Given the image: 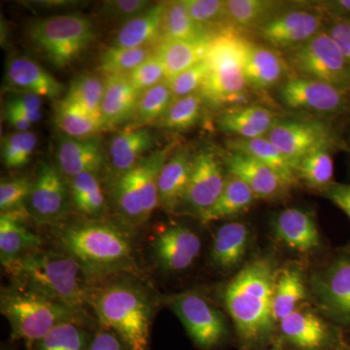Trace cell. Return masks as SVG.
<instances>
[{
	"label": "cell",
	"mask_w": 350,
	"mask_h": 350,
	"mask_svg": "<svg viewBox=\"0 0 350 350\" xmlns=\"http://www.w3.org/2000/svg\"><path fill=\"white\" fill-rule=\"evenodd\" d=\"M280 269L275 257L262 255L244 264L226 285L225 308L245 347H265L273 340L278 328L273 297Z\"/></svg>",
	"instance_id": "cell-1"
},
{
	"label": "cell",
	"mask_w": 350,
	"mask_h": 350,
	"mask_svg": "<svg viewBox=\"0 0 350 350\" xmlns=\"http://www.w3.org/2000/svg\"><path fill=\"white\" fill-rule=\"evenodd\" d=\"M5 269L15 284L29 288L77 312H83L91 301V278L68 253L32 251Z\"/></svg>",
	"instance_id": "cell-2"
},
{
	"label": "cell",
	"mask_w": 350,
	"mask_h": 350,
	"mask_svg": "<svg viewBox=\"0 0 350 350\" xmlns=\"http://www.w3.org/2000/svg\"><path fill=\"white\" fill-rule=\"evenodd\" d=\"M59 243L91 278L129 268L133 261L130 239L107 223L90 221L68 226L59 234Z\"/></svg>",
	"instance_id": "cell-3"
},
{
	"label": "cell",
	"mask_w": 350,
	"mask_h": 350,
	"mask_svg": "<svg viewBox=\"0 0 350 350\" xmlns=\"http://www.w3.org/2000/svg\"><path fill=\"white\" fill-rule=\"evenodd\" d=\"M91 301L100 323L126 349H148L152 312L142 290L129 282H114L92 295Z\"/></svg>",
	"instance_id": "cell-4"
},
{
	"label": "cell",
	"mask_w": 350,
	"mask_h": 350,
	"mask_svg": "<svg viewBox=\"0 0 350 350\" xmlns=\"http://www.w3.org/2000/svg\"><path fill=\"white\" fill-rule=\"evenodd\" d=\"M252 43L230 27L214 33L204 62L209 68L200 90L202 98L215 105L243 100L245 91L243 64Z\"/></svg>",
	"instance_id": "cell-5"
},
{
	"label": "cell",
	"mask_w": 350,
	"mask_h": 350,
	"mask_svg": "<svg viewBox=\"0 0 350 350\" xmlns=\"http://www.w3.org/2000/svg\"><path fill=\"white\" fill-rule=\"evenodd\" d=\"M1 313L8 320L14 338L40 342L55 327L79 321L83 312L52 301L25 286L15 284L2 290Z\"/></svg>",
	"instance_id": "cell-6"
},
{
	"label": "cell",
	"mask_w": 350,
	"mask_h": 350,
	"mask_svg": "<svg viewBox=\"0 0 350 350\" xmlns=\"http://www.w3.org/2000/svg\"><path fill=\"white\" fill-rule=\"evenodd\" d=\"M170 147L145 156L133 169L113 179L112 194L117 211L129 224L142 225L159 204L158 179L169 158Z\"/></svg>",
	"instance_id": "cell-7"
},
{
	"label": "cell",
	"mask_w": 350,
	"mask_h": 350,
	"mask_svg": "<svg viewBox=\"0 0 350 350\" xmlns=\"http://www.w3.org/2000/svg\"><path fill=\"white\" fill-rule=\"evenodd\" d=\"M27 36L53 66L64 68L75 63L93 42L94 27L85 16L64 14L34 21Z\"/></svg>",
	"instance_id": "cell-8"
},
{
	"label": "cell",
	"mask_w": 350,
	"mask_h": 350,
	"mask_svg": "<svg viewBox=\"0 0 350 350\" xmlns=\"http://www.w3.org/2000/svg\"><path fill=\"white\" fill-rule=\"evenodd\" d=\"M319 312L342 329L350 327V250L338 253L310 282Z\"/></svg>",
	"instance_id": "cell-9"
},
{
	"label": "cell",
	"mask_w": 350,
	"mask_h": 350,
	"mask_svg": "<svg viewBox=\"0 0 350 350\" xmlns=\"http://www.w3.org/2000/svg\"><path fill=\"white\" fill-rule=\"evenodd\" d=\"M290 61L303 77L328 83L349 93L350 66L327 31L294 49Z\"/></svg>",
	"instance_id": "cell-10"
},
{
	"label": "cell",
	"mask_w": 350,
	"mask_h": 350,
	"mask_svg": "<svg viewBox=\"0 0 350 350\" xmlns=\"http://www.w3.org/2000/svg\"><path fill=\"white\" fill-rule=\"evenodd\" d=\"M278 326L282 344L294 350H340L347 344L345 329L305 306L278 322Z\"/></svg>",
	"instance_id": "cell-11"
},
{
	"label": "cell",
	"mask_w": 350,
	"mask_h": 350,
	"mask_svg": "<svg viewBox=\"0 0 350 350\" xmlns=\"http://www.w3.org/2000/svg\"><path fill=\"white\" fill-rule=\"evenodd\" d=\"M169 304L200 349H213L227 338L224 315L202 295L194 291L182 292L172 296Z\"/></svg>",
	"instance_id": "cell-12"
},
{
	"label": "cell",
	"mask_w": 350,
	"mask_h": 350,
	"mask_svg": "<svg viewBox=\"0 0 350 350\" xmlns=\"http://www.w3.org/2000/svg\"><path fill=\"white\" fill-rule=\"evenodd\" d=\"M70 202L63 174L54 165L41 163L27 199L29 215L39 225L56 224L66 217Z\"/></svg>",
	"instance_id": "cell-13"
},
{
	"label": "cell",
	"mask_w": 350,
	"mask_h": 350,
	"mask_svg": "<svg viewBox=\"0 0 350 350\" xmlns=\"http://www.w3.org/2000/svg\"><path fill=\"white\" fill-rule=\"evenodd\" d=\"M269 142L297 163L317 149L335 144L330 130L323 124L301 120L278 121L268 133Z\"/></svg>",
	"instance_id": "cell-14"
},
{
	"label": "cell",
	"mask_w": 350,
	"mask_h": 350,
	"mask_svg": "<svg viewBox=\"0 0 350 350\" xmlns=\"http://www.w3.org/2000/svg\"><path fill=\"white\" fill-rule=\"evenodd\" d=\"M227 177L213 152L204 150L194 156L192 172L183 202L202 216L217 202L224 190Z\"/></svg>",
	"instance_id": "cell-15"
},
{
	"label": "cell",
	"mask_w": 350,
	"mask_h": 350,
	"mask_svg": "<svg viewBox=\"0 0 350 350\" xmlns=\"http://www.w3.org/2000/svg\"><path fill=\"white\" fill-rule=\"evenodd\" d=\"M321 14L308 10H291L275 14L259 29L258 33L276 48L296 49L319 33Z\"/></svg>",
	"instance_id": "cell-16"
},
{
	"label": "cell",
	"mask_w": 350,
	"mask_h": 350,
	"mask_svg": "<svg viewBox=\"0 0 350 350\" xmlns=\"http://www.w3.org/2000/svg\"><path fill=\"white\" fill-rule=\"evenodd\" d=\"M280 98L288 107L294 109L335 113L347 105V93L326 82L299 77L283 85Z\"/></svg>",
	"instance_id": "cell-17"
},
{
	"label": "cell",
	"mask_w": 350,
	"mask_h": 350,
	"mask_svg": "<svg viewBox=\"0 0 350 350\" xmlns=\"http://www.w3.org/2000/svg\"><path fill=\"white\" fill-rule=\"evenodd\" d=\"M202 250L200 238L185 226L167 228L157 234L153 243L157 264L169 273L186 271L194 264Z\"/></svg>",
	"instance_id": "cell-18"
},
{
	"label": "cell",
	"mask_w": 350,
	"mask_h": 350,
	"mask_svg": "<svg viewBox=\"0 0 350 350\" xmlns=\"http://www.w3.org/2000/svg\"><path fill=\"white\" fill-rule=\"evenodd\" d=\"M273 231L276 241L303 254L321 250L322 239L314 216L300 208H286L275 216Z\"/></svg>",
	"instance_id": "cell-19"
},
{
	"label": "cell",
	"mask_w": 350,
	"mask_h": 350,
	"mask_svg": "<svg viewBox=\"0 0 350 350\" xmlns=\"http://www.w3.org/2000/svg\"><path fill=\"white\" fill-rule=\"evenodd\" d=\"M225 163L229 174L243 180L257 199H276L290 188L275 170L245 154L231 152Z\"/></svg>",
	"instance_id": "cell-20"
},
{
	"label": "cell",
	"mask_w": 350,
	"mask_h": 350,
	"mask_svg": "<svg viewBox=\"0 0 350 350\" xmlns=\"http://www.w3.org/2000/svg\"><path fill=\"white\" fill-rule=\"evenodd\" d=\"M59 172L69 179L82 174H96L105 163L103 142L98 137L72 138L62 135L57 142Z\"/></svg>",
	"instance_id": "cell-21"
},
{
	"label": "cell",
	"mask_w": 350,
	"mask_h": 350,
	"mask_svg": "<svg viewBox=\"0 0 350 350\" xmlns=\"http://www.w3.org/2000/svg\"><path fill=\"white\" fill-rule=\"evenodd\" d=\"M5 80L10 87L22 93L36 94L40 98H56L64 86L36 62L27 57L10 59L6 66Z\"/></svg>",
	"instance_id": "cell-22"
},
{
	"label": "cell",
	"mask_w": 350,
	"mask_h": 350,
	"mask_svg": "<svg viewBox=\"0 0 350 350\" xmlns=\"http://www.w3.org/2000/svg\"><path fill=\"white\" fill-rule=\"evenodd\" d=\"M194 157L185 148L174 152L165 163L158 179L159 204L174 211L183 202L192 172Z\"/></svg>",
	"instance_id": "cell-23"
},
{
	"label": "cell",
	"mask_w": 350,
	"mask_h": 350,
	"mask_svg": "<svg viewBox=\"0 0 350 350\" xmlns=\"http://www.w3.org/2000/svg\"><path fill=\"white\" fill-rule=\"evenodd\" d=\"M250 230L243 222L220 226L211 250V262L222 271H234L241 266L250 243Z\"/></svg>",
	"instance_id": "cell-24"
},
{
	"label": "cell",
	"mask_w": 350,
	"mask_h": 350,
	"mask_svg": "<svg viewBox=\"0 0 350 350\" xmlns=\"http://www.w3.org/2000/svg\"><path fill=\"white\" fill-rule=\"evenodd\" d=\"M142 92L131 84L128 75H110L105 79L101 117L107 128L135 118Z\"/></svg>",
	"instance_id": "cell-25"
},
{
	"label": "cell",
	"mask_w": 350,
	"mask_h": 350,
	"mask_svg": "<svg viewBox=\"0 0 350 350\" xmlns=\"http://www.w3.org/2000/svg\"><path fill=\"white\" fill-rule=\"evenodd\" d=\"M278 120L269 108L257 107H236L223 113L217 120L219 130L238 138L252 139L268 135Z\"/></svg>",
	"instance_id": "cell-26"
},
{
	"label": "cell",
	"mask_w": 350,
	"mask_h": 350,
	"mask_svg": "<svg viewBox=\"0 0 350 350\" xmlns=\"http://www.w3.org/2000/svg\"><path fill=\"white\" fill-rule=\"evenodd\" d=\"M154 145L155 137L147 129L120 131L109 145L110 163L114 178L133 169Z\"/></svg>",
	"instance_id": "cell-27"
},
{
	"label": "cell",
	"mask_w": 350,
	"mask_h": 350,
	"mask_svg": "<svg viewBox=\"0 0 350 350\" xmlns=\"http://www.w3.org/2000/svg\"><path fill=\"white\" fill-rule=\"evenodd\" d=\"M167 2L152 4L146 11L122 25L113 46L139 48L160 43L163 13Z\"/></svg>",
	"instance_id": "cell-28"
},
{
	"label": "cell",
	"mask_w": 350,
	"mask_h": 350,
	"mask_svg": "<svg viewBox=\"0 0 350 350\" xmlns=\"http://www.w3.org/2000/svg\"><path fill=\"white\" fill-rule=\"evenodd\" d=\"M25 218L18 214L0 216V260L4 268L40 247V237L25 227Z\"/></svg>",
	"instance_id": "cell-29"
},
{
	"label": "cell",
	"mask_w": 350,
	"mask_h": 350,
	"mask_svg": "<svg viewBox=\"0 0 350 350\" xmlns=\"http://www.w3.org/2000/svg\"><path fill=\"white\" fill-rule=\"evenodd\" d=\"M305 273L299 265L289 264L280 268L273 297V315L276 323L296 312L308 298Z\"/></svg>",
	"instance_id": "cell-30"
},
{
	"label": "cell",
	"mask_w": 350,
	"mask_h": 350,
	"mask_svg": "<svg viewBox=\"0 0 350 350\" xmlns=\"http://www.w3.org/2000/svg\"><path fill=\"white\" fill-rule=\"evenodd\" d=\"M213 36L211 33L194 40L158 44L156 54L165 68V79L170 80L204 62Z\"/></svg>",
	"instance_id": "cell-31"
},
{
	"label": "cell",
	"mask_w": 350,
	"mask_h": 350,
	"mask_svg": "<svg viewBox=\"0 0 350 350\" xmlns=\"http://www.w3.org/2000/svg\"><path fill=\"white\" fill-rule=\"evenodd\" d=\"M228 147L232 152L245 154L268 165L280 174L290 187L298 183V165L288 159L275 145L269 142L268 137L252 139L236 138L228 142Z\"/></svg>",
	"instance_id": "cell-32"
},
{
	"label": "cell",
	"mask_w": 350,
	"mask_h": 350,
	"mask_svg": "<svg viewBox=\"0 0 350 350\" xmlns=\"http://www.w3.org/2000/svg\"><path fill=\"white\" fill-rule=\"evenodd\" d=\"M243 73L250 86L260 90L269 89L282 79L285 66L275 52L252 44L244 61Z\"/></svg>",
	"instance_id": "cell-33"
},
{
	"label": "cell",
	"mask_w": 350,
	"mask_h": 350,
	"mask_svg": "<svg viewBox=\"0 0 350 350\" xmlns=\"http://www.w3.org/2000/svg\"><path fill=\"white\" fill-rule=\"evenodd\" d=\"M256 199V196L243 180L229 174L217 202L200 218L204 223H211L234 217L247 211Z\"/></svg>",
	"instance_id": "cell-34"
},
{
	"label": "cell",
	"mask_w": 350,
	"mask_h": 350,
	"mask_svg": "<svg viewBox=\"0 0 350 350\" xmlns=\"http://www.w3.org/2000/svg\"><path fill=\"white\" fill-rule=\"evenodd\" d=\"M282 4L269 0H227L225 1L228 27L236 29H259L278 14Z\"/></svg>",
	"instance_id": "cell-35"
},
{
	"label": "cell",
	"mask_w": 350,
	"mask_h": 350,
	"mask_svg": "<svg viewBox=\"0 0 350 350\" xmlns=\"http://www.w3.org/2000/svg\"><path fill=\"white\" fill-rule=\"evenodd\" d=\"M206 34H211V32L196 24L191 18L185 0L167 2L163 13L160 43L194 40Z\"/></svg>",
	"instance_id": "cell-36"
},
{
	"label": "cell",
	"mask_w": 350,
	"mask_h": 350,
	"mask_svg": "<svg viewBox=\"0 0 350 350\" xmlns=\"http://www.w3.org/2000/svg\"><path fill=\"white\" fill-rule=\"evenodd\" d=\"M55 121L64 135L72 138L98 137V133L107 128L103 119L90 114L66 98L57 105Z\"/></svg>",
	"instance_id": "cell-37"
},
{
	"label": "cell",
	"mask_w": 350,
	"mask_h": 350,
	"mask_svg": "<svg viewBox=\"0 0 350 350\" xmlns=\"http://www.w3.org/2000/svg\"><path fill=\"white\" fill-rule=\"evenodd\" d=\"M71 202L89 218H98L105 211V197L96 174H82L69 179Z\"/></svg>",
	"instance_id": "cell-38"
},
{
	"label": "cell",
	"mask_w": 350,
	"mask_h": 350,
	"mask_svg": "<svg viewBox=\"0 0 350 350\" xmlns=\"http://www.w3.org/2000/svg\"><path fill=\"white\" fill-rule=\"evenodd\" d=\"M298 179L308 187L325 191L333 185L334 161L329 147L317 149L301 159L297 170Z\"/></svg>",
	"instance_id": "cell-39"
},
{
	"label": "cell",
	"mask_w": 350,
	"mask_h": 350,
	"mask_svg": "<svg viewBox=\"0 0 350 350\" xmlns=\"http://www.w3.org/2000/svg\"><path fill=\"white\" fill-rule=\"evenodd\" d=\"M105 92V80L96 76L84 75L78 76L68 88L66 100L81 107L85 111L101 117V105Z\"/></svg>",
	"instance_id": "cell-40"
},
{
	"label": "cell",
	"mask_w": 350,
	"mask_h": 350,
	"mask_svg": "<svg viewBox=\"0 0 350 350\" xmlns=\"http://www.w3.org/2000/svg\"><path fill=\"white\" fill-rule=\"evenodd\" d=\"M153 46L120 48L111 46L101 55L100 68L107 76L128 75L155 53Z\"/></svg>",
	"instance_id": "cell-41"
},
{
	"label": "cell",
	"mask_w": 350,
	"mask_h": 350,
	"mask_svg": "<svg viewBox=\"0 0 350 350\" xmlns=\"http://www.w3.org/2000/svg\"><path fill=\"white\" fill-rule=\"evenodd\" d=\"M202 94H189L172 101L169 109L160 119L163 128L172 131H185L197 124L202 108Z\"/></svg>",
	"instance_id": "cell-42"
},
{
	"label": "cell",
	"mask_w": 350,
	"mask_h": 350,
	"mask_svg": "<svg viewBox=\"0 0 350 350\" xmlns=\"http://www.w3.org/2000/svg\"><path fill=\"white\" fill-rule=\"evenodd\" d=\"M38 145V137L31 131H17L2 138L1 158L7 169L25 167L31 161Z\"/></svg>",
	"instance_id": "cell-43"
},
{
	"label": "cell",
	"mask_w": 350,
	"mask_h": 350,
	"mask_svg": "<svg viewBox=\"0 0 350 350\" xmlns=\"http://www.w3.org/2000/svg\"><path fill=\"white\" fill-rule=\"evenodd\" d=\"M174 101L172 89L167 80L142 92L138 100L135 120L140 123L161 119Z\"/></svg>",
	"instance_id": "cell-44"
},
{
	"label": "cell",
	"mask_w": 350,
	"mask_h": 350,
	"mask_svg": "<svg viewBox=\"0 0 350 350\" xmlns=\"http://www.w3.org/2000/svg\"><path fill=\"white\" fill-rule=\"evenodd\" d=\"M33 181L27 177L2 180L0 183V211L1 214L29 215L27 199L31 194Z\"/></svg>",
	"instance_id": "cell-45"
},
{
	"label": "cell",
	"mask_w": 350,
	"mask_h": 350,
	"mask_svg": "<svg viewBox=\"0 0 350 350\" xmlns=\"http://www.w3.org/2000/svg\"><path fill=\"white\" fill-rule=\"evenodd\" d=\"M79 321L64 322L38 342V350H83L86 345V332Z\"/></svg>",
	"instance_id": "cell-46"
},
{
	"label": "cell",
	"mask_w": 350,
	"mask_h": 350,
	"mask_svg": "<svg viewBox=\"0 0 350 350\" xmlns=\"http://www.w3.org/2000/svg\"><path fill=\"white\" fill-rule=\"evenodd\" d=\"M188 12L193 21L208 31L214 25H226L225 1L221 0H185Z\"/></svg>",
	"instance_id": "cell-47"
},
{
	"label": "cell",
	"mask_w": 350,
	"mask_h": 350,
	"mask_svg": "<svg viewBox=\"0 0 350 350\" xmlns=\"http://www.w3.org/2000/svg\"><path fill=\"white\" fill-rule=\"evenodd\" d=\"M208 72V66L204 61L196 64L193 68L183 71L180 75L175 76L172 79L167 80L170 89H172L174 100L189 96V94L198 93L204 84Z\"/></svg>",
	"instance_id": "cell-48"
},
{
	"label": "cell",
	"mask_w": 350,
	"mask_h": 350,
	"mask_svg": "<svg viewBox=\"0 0 350 350\" xmlns=\"http://www.w3.org/2000/svg\"><path fill=\"white\" fill-rule=\"evenodd\" d=\"M128 77L133 87L142 93L167 80L165 68L156 51L146 61L129 73Z\"/></svg>",
	"instance_id": "cell-49"
},
{
	"label": "cell",
	"mask_w": 350,
	"mask_h": 350,
	"mask_svg": "<svg viewBox=\"0 0 350 350\" xmlns=\"http://www.w3.org/2000/svg\"><path fill=\"white\" fill-rule=\"evenodd\" d=\"M152 4L148 0H110L103 2L100 13L108 19L126 23L144 13Z\"/></svg>",
	"instance_id": "cell-50"
},
{
	"label": "cell",
	"mask_w": 350,
	"mask_h": 350,
	"mask_svg": "<svg viewBox=\"0 0 350 350\" xmlns=\"http://www.w3.org/2000/svg\"><path fill=\"white\" fill-rule=\"evenodd\" d=\"M5 105L15 108L31 124L38 123L42 119V112H41L42 100H41L40 96H36V94H18L7 100Z\"/></svg>",
	"instance_id": "cell-51"
},
{
	"label": "cell",
	"mask_w": 350,
	"mask_h": 350,
	"mask_svg": "<svg viewBox=\"0 0 350 350\" xmlns=\"http://www.w3.org/2000/svg\"><path fill=\"white\" fill-rule=\"evenodd\" d=\"M327 32L337 43L350 66V19L333 17Z\"/></svg>",
	"instance_id": "cell-52"
},
{
	"label": "cell",
	"mask_w": 350,
	"mask_h": 350,
	"mask_svg": "<svg viewBox=\"0 0 350 350\" xmlns=\"http://www.w3.org/2000/svg\"><path fill=\"white\" fill-rule=\"evenodd\" d=\"M324 195L350 219V184L334 183L324 191Z\"/></svg>",
	"instance_id": "cell-53"
},
{
	"label": "cell",
	"mask_w": 350,
	"mask_h": 350,
	"mask_svg": "<svg viewBox=\"0 0 350 350\" xmlns=\"http://www.w3.org/2000/svg\"><path fill=\"white\" fill-rule=\"evenodd\" d=\"M121 340L110 330H101L94 336L88 350H122Z\"/></svg>",
	"instance_id": "cell-54"
},
{
	"label": "cell",
	"mask_w": 350,
	"mask_h": 350,
	"mask_svg": "<svg viewBox=\"0 0 350 350\" xmlns=\"http://www.w3.org/2000/svg\"><path fill=\"white\" fill-rule=\"evenodd\" d=\"M320 8L333 17L350 19V0H335V1H324L319 4Z\"/></svg>",
	"instance_id": "cell-55"
},
{
	"label": "cell",
	"mask_w": 350,
	"mask_h": 350,
	"mask_svg": "<svg viewBox=\"0 0 350 350\" xmlns=\"http://www.w3.org/2000/svg\"><path fill=\"white\" fill-rule=\"evenodd\" d=\"M5 119L14 129L17 131H29L32 124L29 120L25 119L20 112H18L15 108L10 105H5V110H4Z\"/></svg>",
	"instance_id": "cell-56"
},
{
	"label": "cell",
	"mask_w": 350,
	"mask_h": 350,
	"mask_svg": "<svg viewBox=\"0 0 350 350\" xmlns=\"http://www.w3.org/2000/svg\"><path fill=\"white\" fill-rule=\"evenodd\" d=\"M27 5L40 7V8H66V7L75 5L76 1L68 0H40V1H29Z\"/></svg>",
	"instance_id": "cell-57"
},
{
	"label": "cell",
	"mask_w": 350,
	"mask_h": 350,
	"mask_svg": "<svg viewBox=\"0 0 350 350\" xmlns=\"http://www.w3.org/2000/svg\"><path fill=\"white\" fill-rule=\"evenodd\" d=\"M283 345L282 344V342H276L275 345H273V347H271V349H266V350H283Z\"/></svg>",
	"instance_id": "cell-58"
},
{
	"label": "cell",
	"mask_w": 350,
	"mask_h": 350,
	"mask_svg": "<svg viewBox=\"0 0 350 350\" xmlns=\"http://www.w3.org/2000/svg\"><path fill=\"white\" fill-rule=\"evenodd\" d=\"M340 350H350V340L349 338H347V344H345V347Z\"/></svg>",
	"instance_id": "cell-59"
},
{
	"label": "cell",
	"mask_w": 350,
	"mask_h": 350,
	"mask_svg": "<svg viewBox=\"0 0 350 350\" xmlns=\"http://www.w3.org/2000/svg\"><path fill=\"white\" fill-rule=\"evenodd\" d=\"M349 250H350V246H349Z\"/></svg>",
	"instance_id": "cell-60"
}]
</instances>
